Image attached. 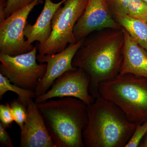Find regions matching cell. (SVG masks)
<instances>
[{
  "label": "cell",
  "instance_id": "obj_1",
  "mask_svg": "<svg viewBox=\"0 0 147 147\" xmlns=\"http://www.w3.org/2000/svg\"><path fill=\"white\" fill-rule=\"evenodd\" d=\"M124 34L123 28L94 32L84 39L72 61L90 76V93L99 96L98 86L120 73L123 58Z\"/></svg>",
  "mask_w": 147,
  "mask_h": 147
},
{
  "label": "cell",
  "instance_id": "obj_2",
  "mask_svg": "<svg viewBox=\"0 0 147 147\" xmlns=\"http://www.w3.org/2000/svg\"><path fill=\"white\" fill-rule=\"evenodd\" d=\"M36 103L56 147H85L83 132L88 121L87 104L72 97Z\"/></svg>",
  "mask_w": 147,
  "mask_h": 147
},
{
  "label": "cell",
  "instance_id": "obj_3",
  "mask_svg": "<svg viewBox=\"0 0 147 147\" xmlns=\"http://www.w3.org/2000/svg\"><path fill=\"white\" fill-rule=\"evenodd\" d=\"M88 121L83 132L85 147H125L136 128L115 103L98 96L88 105Z\"/></svg>",
  "mask_w": 147,
  "mask_h": 147
},
{
  "label": "cell",
  "instance_id": "obj_4",
  "mask_svg": "<svg viewBox=\"0 0 147 147\" xmlns=\"http://www.w3.org/2000/svg\"><path fill=\"white\" fill-rule=\"evenodd\" d=\"M99 95L121 108L136 125L147 121V79L131 74H119L98 86Z\"/></svg>",
  "mask_w": 147,
  "mask_h": 147
},
{
  "label": "cell",
  "instance_id": "obj_5",
  "mask_svg": "<svg viewBox=\"0 0 147 147\" xmlns=\"http://www.w3.org/2000/svg\"><path fill=\"white\" fill-rule=\"evenodd\" d=\"M88 0H66L56 11L52 21L51 34L46 42L36 45L41 55L59 53L70 43L76 42L74 29L84 12Z\"/></svg>",
  "mask_w": 147,
  "mask_h": 147
},
{
  "label": "cell",
  "instance_id": "obj_6",
  "mask_svg": "<svg viewBox=\"0 0 147 147\" xmlns=\"http://www.w3.org/2000/svg\"><path fill=\"white\" fill-rule=\"evenodd\" d=\"M37 51L36 45L28 53L16 56L0 54V73L18 87L35 90L47 68L46 63L37 62Z\"/></svg>",
  "mask_w": 147,
  "mask_h": 147
},
{
  "label": "cell",
  "instance_id": "obj_7",
  "mask_svg": "<svg viewBox=\"0 0 147 147\" xmlns=\"http://www.w3.org/2000/svg\"><path fill=\"white\" fill-rule=\"evenodd\" d=\"M43 0H35L0 22V54L16 56L28 53L34 46L28 42L24 32L30 13Z\"/></svg>",
  "mask_w": 147,
  "mask_h": 147
},
{
  "label": "cell",
  "instance_id": "obj_8",
  "mask_svg": "<svg viewBox=\"0 0 147 147\" xmlns=\"http://www.w3.org/2000/svg\"><path fill=\"white\" fill-rule=\"evenodd\" d=\"M90 76L86 71L76 67L56 79L45 94L36 98L35 102L38 103L52 98L72 97L90 105L95 100L90 93Z\"/></svg>",
  "mask_w": 147,
  "mask_h": 147
},
{
  "label": "cell",
  "instance_id": "obj_9",
  "mask_svg": "<svg viewBox=\"0 0 147 147\" xmlns=\"http://www.w3.org/2000/svg\"><path fill=\"white\" fill-rule=\"evenodd\" d=\"M122 28L113 17L106 0H88L84 12L74 26V36L77 42L94 32Z\"/></svg>",
  "mask_w": 147,
  "mask_h": 147
},
{
  "label": "cell",
  "instance_id": "obj_10",
  "mask_svg": "<svg viewBox=\"0 0 147 147\" xmlns=\"http://www.w3.org/2000/svg\"><path fill=\"white\" fill-rule=\"evenodd\" d=\"M84 39L68 44L59 53L45 55L38 54L37 55V61L47 64L45 75L35 90L37 96L45 94L60 76L67 71L76 68L72 65V61Z\"/></svg>",
  "mask_w": 147,
  "mask_h": 147
},
{
  "label": "cell",
  "instance_id": "obj_11",
  "mask_svg": "<svg viewBox=\"0 0 147 147\" xmlns=\"http://www.w3.org/2000/svg\"><path fill=\"white\" fill-rule=\"evenodd\" d=\"M27 117L21 129V147H56L42 115L33 99L27 105Z\"/></svg>",
  "mask_w": 147,
  "mask_h": 147
},
{
  "label": "cell",
  "instance_id": "obj_12",
  "mask_svg": "<svg viewBox=\"0 0 147 147\" xmlns=\"http://www.w3.org/2000/svg\"><path fill=\"white\" fill-rule=\"evenodd\" d=\"M66 0L54 3L52 0H45L42 11L33 25L27 24L24 34L29 43L32 44L35 41L42 45L46 42L50 36L52 31V21L58 9Z\"/></svg>",
  "mask_w": 147,
  "mask_h": 147
},
{
  "label": "cell",
  "instance_id": "obj_13",
  "mask_svg": "<svg viewBox=\"0 0 147 147\" xmlns=\"http://www.w3.org/2000/svg\"><path fill=\"white\" fill-rule=\"evenodd\" d=\"M123 58L120 73H129L147 79V52L135 42L123 28Z\"/></svg>",
  "mask_w": 147,
  "mask_h": 147
},
{
  "label": "cell",
  "instance_id": "obj_14",
  "mask_svg": "<svg viewBox=\"0 0 147 147\" xmlns=\"http://www.w3.org/2000/svg\"><path fill=\"white\" fill-rule=\"evenodd\" d=\"M134 41L147 52V22L128 16L115 19Z\"/></svg>",
  "mask_w": 147,
  "mask_h": 147
},
{
  "label": "cell",
  "instance_id": "obj_15",
  "mask_svg": "<svg viewBox=\"0 0 147 147\" xmlns=\"http://www.w3.org/2000/svg\"><path fill=\"white\" fill-rule=\"evenodd\" d=\"M8 91L13 92L18 95V99L25 105L31 99H35L37 95L35 90L25 89L12 84L7 78L0 73V99Z\"/></svg>",
  "mask_w": 147,
  "mask_h": 147
},
{
  "label": "cell",
  "instance_id": "obj_16",
  "mask_svg": "<svg viewBox=\"0 0 147 147\" xmlns=\"http://www.w3.org/2000/svg\"><path fill=\"white\" fill-rule=\"evenodd\" d=\"M127 16L147 22V4L142 0H131Z\"/></svg>",
  "mask_w": 147,
  "mask_h": 147
},
{
  "label": "cell",
  "instance_id": "obj_17",
  "mask_svg": "<svg viewBox=\"0 0 147 147\" xmlns=\"http://www.w3.org/2000/svg\"><path fill=\"white\" fill-rule=\"evenodd\" d=\"M14 121L20 127H23L27 117V106L21 102L18 98L13 99L10 102Z\"/></svg>",
  "mask_w": 147,
  "mask_h": 147
},
{
  "label": "cell",
  "instance_id": "obj_18",
  "mask_svg": "<svg viewBox=\"0 0 147 147\" xmlns=\"http://www.w3.org/2000/svg\"><path fill=\"white\" fill-rule=\"evenodd\" d=\"M111 13L115 19L127 16L131 0H106Z\"/></svg>",
  "mask_w": 147,
  "mask_h": 147
},
{
  "label": "cell",
  "instance_id": "obj_19",
  "mask_svg": "<svg viewBox=\"0 0 147 147\" xmlns=\"http://www.w3.org/2000/svg\"><path fill=\"white\" fill-rule=\"evenodd\" d=\"M147 133V121L137 125L133 134L125 147H139L142 139Z\"/></svg>",
  "mask_w": 147,
  "mask_h": 147
},
{
  "label": "cell",
  "instance_id": "obj_20",
  "mask_svg": "<svg viewBox=\"0 0 147 147\" xmlns=\"http://www.w3.org/2000/svg\"><path fill=\"white\" fill-rule=\"evenodd\" d=\"M35 0H7V5L4 10L5 18L15 11L24 8Z\"/></svg>",
  "mask_w": 147,
  "mask_h": 147
},
{
  "label": "cell",
  "instance_id": "obj_21",
  "mask_svg": "<svg viewBox=\"0 0 147 147\" xmlns=\"http://www.w3.org/2000/svg\"><path fill=\"white\" fill-rule=\"evenodd\" d=\"M0 121L6 128L10 127L14 121L10 104L6 103L0 105Z\"/></svg>",
  "mask_w": 147,
  "mask_h": 147
},
{
  "label": "cell",
  "instance_id": "obj_22",
  "mask_svg": "<svg viewBox=\"0 0 147 147\" xmlns=\"http://www.w3.org/2000/svg\"><path fill=\"white\" fill-rule=\"evenodd\" d=\"M0 142L3 145L7 147H13L10 136L6 131V128L0 123Z\"/></svg>",
  "mask_w": 147,
  "mask_h": 147
},
{
  "label": "cell",
  "instance_id": "obj_23",
  "mask_svg": "<svg viewBox=\"0 0 147 147\" xmlns=\"http://www.w3.org/2000/svg\"><path fill=\"white\" fill-rule=\"evenodd\" d=\"M139 147H147V133L142 139L139 144Z\"/></svg>",
  "mask_w": 147,
  "mask_h": 147
},
{
  "label": "cell",
  "instance_id": "obj_24",
  "mask_svg": "<svg viewBox=\"0 0 147 147\" xmlns=\"http://www.w3.org/2000/svg\"><path fill=\"white\" fill-rule=\"evenodd\" d=\"M142 1H144V2H145V3H146L147 4V0H142Z\"/></svg>",
  "mask_w": 147,
  "mask_h": 147
}]
</instances>
